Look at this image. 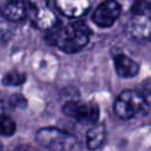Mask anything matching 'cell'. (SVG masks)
Here are the masks:
<instances>
[{
    "label": "cell",
    "mask_w": 151,
    "mask_h": 151,
    "mask_svg": "<svg viewBox=\"0 0 151 151\" xmlns=\"http://www.w3.org/2000/svg\"><path fill=\"white\" fill-rule=\"evenodd\" d=\"M91 29L81 20H74L68 24H59L47 31L45 39L50 45L58 47L66 53H77L81 51L90 41Z\"/></svg>",
    "instance_id": "cell-1"
},
{
    "label": "cell",
    "mask_w": 151,
    "mask_h": 151,
    "mask_svg": "<svg viewBox=\"0 0 151 151\" xmlns=\"http://www.w3.org/2000/svg\"><path fill=\"white\" fill-rule=\"evenodd\" d=\"M39 145L50 151H79L80 145L77 137L58 127H42L35 133Z\"/></svg>",
    "instance_id": "cell-2"
},
{
    "label": "cell",
    "mask_w": 151,
    "mask_h": 151,
    "mask_svg": "<svg viewBox=\"0 0 151 151\" xmlns=\"http://www.w3.org/2000/svg\"><path fill=\"white\" fill-rule=\"evenodd\" d=\"M126 29L134 40H151V4L147 0L134 4L126 24Z\"/></svg>",
    "instance_id": "cell-3"
},
{
    "label": "cell",
    "mask_w": 151,
    "mask_h": 151,
    "mask_svg": "<svg viewBox=\"0 0 151 151\" xmlns=\"http://www.w3.org/2000/svg\"><path fill=\"white\" fill-rule=\"evenodd\" d=\"M114 113L122 119H131L149 111L146 98L136 90H125L118 94L113 104Z\"/></svg>",
    "instance_id": "cell-4"
},
{
    "label": "cell",
    "mask_w": 151,
    "mask_h": 151,
    "mask_svg": "<svg viewBox=\"0 0 151 151\" xmlns=\"http://www.w3.org/2000/svg\"><path fill=\"white\" fill-rule=\"evenodd\" d=\"M26 17L35 28L45 32L59 24V19L48 0H26Z\"/></svg>",
    "instance_id": "cell-5"
},
{
    "label": "cell",
    "mask_w": 151,
    "mask_h": 151,
    "mask_svg": "<svg viewBox=\"0 0 151 151\" xmlns=\"http://www.w3.org/2000/svg\"><path fill=\"white\" fill-rule=\"evenodd\" d=\"M63 112L80 124H94L99 119V107L93 103L67 101L63 106Z\"/></svg>",
    "instance_id": "cell-6"
},
{
    "label": "cell",
    "mask_w": 151,
    "mask_h": 151,
    "mask_svg": "<svg viewBox=\"0 0 151 151\" xmlns=\"http://www.w3.org/2000/svg\"><path fill=\"white\" fill-rule=\"evenodd\" d=\"M122 14V6L116 0H104L94 9L92 20L99 27L106 28L112 26Z\"/></svg>",
    "instance_id": "cell-7"
},
{
    "label": "cell",
    "mask_w": 151,
    "mask_h": 151,
    "mask_svg": "<svg viewBox=\"0 0 151 151\" xmlns=\"http://www.w3.org/2000/svg\"><path fill=\"white\" fill-rule=\"evenodd\" d=\"M54 5L57 9L68 17V18H80L83 17L91 6L90 0H54Z\"/></svg>",
    "instance_id": "cell-8"
},
{
    "label": "cell",
    "mask_w": 151,
    "mask_h": 151,
    "mask_svg": "<svg viewBox=\"0 0 151 151\" xmlns=\"http://www.w3.org/2000/svg\"><path fill=\"white\" fill-rule=\"evenodd\" d=\"M0 12L12 22L26 17V0H0Z\"/></svg>",
    "instance_id": "cell-9"
},
{
    "label": "cell",
    "mask_w": 151,
    "mask_h": 151,
    "mask_svg": "<svg viewBox=\"0 0 151 151\" xmlns=\"http://www.w3.org/2000/svg\"><path fill=\"white\" fill-rule=\"evenodd\" d=\"M113 64L117 74L123 78H132L139 72L138 63L123 53L116 54L113 57Z\"/></svg>",
    "instance_id": "cell-10"
},
{
    "label": "cell",
    "mask_w": 151,
    "mask_h": 151,
    "mask_svg": "<svg viewBox=\"0 0 151 151\" xmlns=\"http://www.w3.org/2000/svg\"><path fill=\"white\" fill-rule=\"evenodd\" d=\"M106 126L103 123H98L96 122L94 124L91 125V127L88 129L87 133H86V145L91 151H94L97 149H99L105 139H106Z\"/></svg>",
    "instance_id": "cell-11"
},
{
    "label": "cell",
    "mask_w": 151,
    "mask_h": 151,
    "mask_svg": "<svg viewBox=\"0 0 151 151\" xmlns=\"http://www.w3.org/2000/svg\"><path fill=\"white\" fill-rule=\"evenodd\" d=\"M25 81H26V74L19 71H9L1 79V83L6 86H19Z\"/></svg>",
    "instance_id": "cell-12"
},
{
    "label": "cell",
    "mask_w": 151,
    "mask_h": 151,
    "mask_svg": "<svg viewBox=\"0 0 151 151\" xmlns=\"http://www.w3.org/2000/svg\"><path fill=\"white\" fill-rule=\"evenodd\" d=\"M15 130H17L15 122L9 116L0 113V136L9 137L14 134Z\"/></svg>",
    "instance_id": "cell-13"
},
{
    "label": "cell",
    "mask_w": 151,
    "mask_h": 151,
    "mask_svg": "<svg viewBox=\"0 0 151 151\" xmlns=\"http://www.w3.org/2000/svg\"><path fill=\"white\" fill-rule=\"evenodd\" d=\"M13 24L11 20H8L1 12H0V42L8 40L14 31Z\"/></svg>",
    "instance_id": "cell-14"
},
{
    "label": "cell",
    "mask_w": 151,
    "mask_h": 151,
    "mask_svg": "<svg viewBox=\"0 0 151 151\" xmlns=\"http://www.w3.org/2000/svg\"><path fill=\"white\" fill-rule=\"evenodd\" d=\"M8 104H9V106L15 107V109H22V107H26L27 100L24 96H21L19 93H14L8 98Z\"/></svg>",
    "instance_id": "cell-15"
},
{
    "label": "cell",
    "mask_w": 151,
    "mask_h": 151,
    "mask_svg": "<svg viewBox=\"0 0 151 151\" xmlns=\"http://www.w3.org/2000/svg\"><path fill=\"white\" fill-rule=\"evenodd\" d=\"M15 151H39V150L31 145H20L15 149Z\"/></svg>",
    "instance_id": "cell-16"
},
{
    "label": "cell",
    "mask_w": 151,
    "mask_h": 151,
    "mask_svg": "<svg viewBox=\"0 0 151 151\" xmlns=\"http://www.w3.org/2000/svg\"><path fill=\"white\" fill-rule=\"evenodd\" d=\"M4 104H5V101H4V99H2V97H1V94H0V111H1V109L4 107Z\"/></svg>",
    "instance_id": "cell-17"
}]
</instances>
